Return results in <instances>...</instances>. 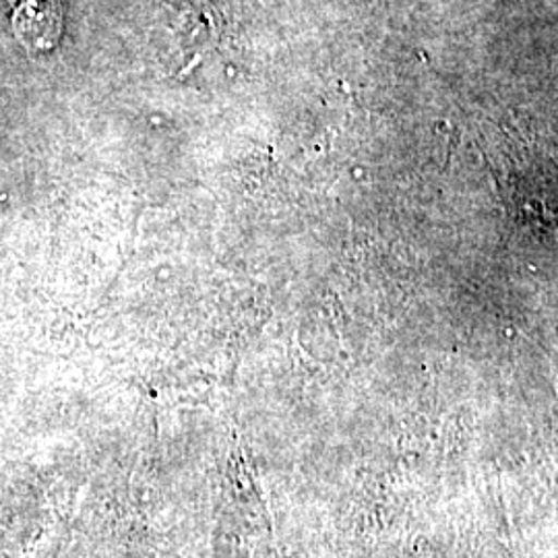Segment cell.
Returning a JSON list of instances; mask_svg holds the SVG:
<instances>
[{"mask_svg":"<svg viewBox=\"0 0 558 558\" xmlns=\"http://www.w3.org/2000/svg\"><path fill=\"white\" fill-rule=\"evenodd\" d=\"M15 25L21 40L48 50L59 36L60 17L57 0H20Z\"/></svg>","mask_w":558,"mask_h":558,"instance_id":"cell-1","label":"cell"}]
</instances>
